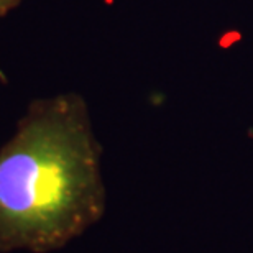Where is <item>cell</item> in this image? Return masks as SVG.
<instances>
[{
    "label": "cell",
    "instance_id": "6da1fadb",
    "mask_svg": "<svg viewBox=\"0 0 253 253\" xmlns=\"http://www.w3.org/2000/svg\"><path fill=\"white\" fill-rule=\"evenodd\" d=\"M105 211L100 146L69 92L35 100L0 150V252H53Z\"/></svg>",
    "mask_w": 253,
    "mask_h": 253
},
{
    "label": "cell",
    "instance_id": "7a4b0ae2",
    "mask_svg": "<svg viewBox=\"0 0 253 253\" xmlns=\"http://www.w3.org/2000/svg\"><path fill=\"white\" fill-rule=\"evenodd\" d=\"M20 3H22V0H0V17H3V15H7L8 12H12V10L17 8ZM0 79L5 81L2 71H0Z\"/></svg>",
    "mask_w": 253,
    "mask_h": 253
}]
</instances>
